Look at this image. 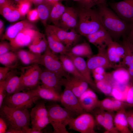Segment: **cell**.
Wrapping results in <instances>:
<instances>
[{
	"instance_id": "60",
	"label": "cell",
	"mask_w": 133,
	"mask_h": 133,
	"mask_svg": "<svg viewBox=\"0 0 133 133\" xmlns=\"http://www.w3.org/2000/svg\"><path fill=\"white\" fill-rule=\"evenodd\" d=\"M14 1H15L17 2L20 1H21V0H14ZM30 1H31L32 2V0H29Z\"/></svg>"
},
{
	"instance_id": "54",
	"label": "cell",
	"mask_w": 133,
	"mask_h": 133,
	"mask_svg": "<svg viewBox=\"0 0 133 133\" xmlns=\"http://www.w3.org/2000/svg\"><path fill=\"white\" fill-rule=\"evenodd\" d=\"M105 69L103 67H99L94 69L91 71L92 72L105 75L107 73L105 71Z\"/></svg>"
},
{
	"instance_id": "23",
	"label": "cell",
	"mask_w": 133,
	"mask_h": 133,
	"mask_svg": "<svg viewBox=\"0 0 133 133\" xmlns=\"http://www.w3.org/2000/svg\"><path fill=\"white\" fill-rule=\"evenodd\" d=\"M115 69L110 73L113 86L125 88L130 84V76L127 70L122 67Z\"/></svg>"
},
{
	"instance_id": "41",
	"label": "cell",
	"mask_w": 133,
	"mask_h": 133,
	"mask_svg": "<svg viewBox=\"0 0 133 133\" xmlns=\"http://www.w3.org/2000/svg\"><path fill=\"white\" fill-rule=\"evenodd\" d=\"M49 123L50 121L48 116L31 121L32 128L40 131H42Z\"/></svg>"
},
{
	"instance_id": "44",
	"label": "cell",
	"mask_w": 133,
	"mask_h": 133,
	"mask_svg": "<svg viewBox=\"0 0 133 133\" xmlns=\"http://www.w3.org/2000/svg\"><path fill=\"white\" fill-rule=\"evenodd\" d=\"M105 111L98 107L92 112L94 116L96 122L102 126L104 120Z\"/></svg>"
},
{
	"instance_id": "49",
	"label": "cell",
	"mask_w": 133,
	"mask_h": 133,
	"mask_svg": "<svg viewBox=\"0 0 133 133\" xmlns=\"http://www.w3.org/2000/svg\"><path fill=\"white\" fill-rule=\"evenodd\" d=\"M126 115L129 128L133 132V109L126 111Z\"/></svg>"
},
{
	"instance_id": "2",
	"label": "cell",
	"mask_w": 133,
	"mask_h": 133,
	"mask_svg": "<svg viewBox=\"0 0 133 133\" xmlns=\"http://www.w3.org/2000/svg\"><path fill=\"white\" fill-rule=\"evenodd\" d=\"M77 9L78 21L75 30L79 34L86 37L104 28L97 10L79 6Z\"/></svg>"
},
{
	"instance_id": "28",
	"label": "cell",
	"mask_w": 133,
	"mask_h": 133,
	"mask_svg": "<svg viewBox=\"0 0 133 133\" xmlns=\"http://www.w3.org/2000/svg\"><path fill=\"white\" fill-rule=\"evenodd\" d=\"M34 90L39 100L60 102L61 95L50 89L40 85Z\"/></svg>"
},
{
	"instance_id": "45",
	"label": "cell",
	"mask_w": 133,
	"mask_h": 133,
	"mask_svg": "<svg viewBox=\"0 0 133 133\" xmlns=\"http://www.w3.org/2000/svg\"><path fill=\"white\" fill-rule=\"evenodd\" d=\"M125 99V102L128 107H133V84L129 86Z\"/></svg>"
},
{
	"instance_id": "30",
	"label": "cell",
	"mask_w": 133,
	"mask_h": 133,
	"mask_svg": "<svg viewBox=\"0 0 133 133\" xmlns=\"http://www.w3.org/2000/svg\"><path fill=\"white\" fill-rule=\"evenodd\" d=\"M59 57L64 69L68 74L86 81L78 71L72 60L67 55H60Z\"/></svg>"
},
{
	"instance_id": "33",
	"label": "cell",
	"mask_w": 133,
	"mask_h": 133,
	"mask_svg": "<svg viewBox=\"0 0 133 133\" xmlns=\"http://www.w3.org/2000/svg\"><path fill=\"white\" fill-rule=\"evenodd\" d=\"M66 7L62 3V2H57L53 4L49 19L54 25L59 27L60 20Z\"/></svg>"
},
{
	"instance_id": "16",
	"label": "cell",
	"mask_w": 133,
	"mask_h": 133,
	"mask_svg": "<svg viewBox=\"0 0 133 133\" xmlns=\"http://www.w3.org/2000/svg\"><path fill=\"white\" fill-rule=\"evenodd\" d=\"M78 98L80 105L85 112H92L98 107L100 100L95 92L89 88Z\"/></svg>"
},
{
	"instance_id": "51",
	"label": "cell",
	"mask_w": 133,
	"mask_h": 133,
	"mask_svg": "<svg viewBox=\"0 0 133 133\" xmlns=\"http://www.w3.org/2000/svg\"><path fill=\"white\" fill-rule=\"evenodd\" d=\"M129 24V31L126 36L128 40L133 45V21Z\"/></svg>"
},
{
	"instance_id": "59",
	"label": "cell",
	"mask_w": 133,
	"mask_h": 133,
	"mask_svg": "<svg viewBox=\"0 0 133 133\" xmlns=\"http://www.w3.org/2000/svg\"><path fill=\"white\" fill-rule=\"evenodd\" d=\"M8 0H0V6L5 3Z\"/></svg>"
},
{
	"instance_id": "32",
	"label": "cell",
	"mask_w": 133,
	"mask_h": 133,
	"mask_svg": "<svg viewBox=\"0 0 133 133\" xmlns=\"http://www.w3.org/2000/svg\"><path fill=\"white\" fill-rule=\"evenodd\" d=\"M39 100L37 101L35 106L32 109L30 113L31 121L48 116L45 101Z\"/></svg>"
},
{
	"instance_id": "18",
	"label": "cell",
	"mask_w": 133,
	"mask_h": 133,
	"mask_svg": "<svg viewBox=\"0 0 133 133\" xmlns=\"http://www.w3.org/2000/svg\"><path fill=\"white\" fill-rule=\"evenodd\" d=\"M89 84L85 80L68 75L64 86L70 90L78 98L88 88Z\"/></svg>"
},
{
	"instance_id": "1",
	"label": "cell",
	"mask_w": 133,
	"mask_h": 133,
	"mask_svg": "<svg viewBox=\"0 0 133 133\" xmlns=\"http://www.w3.org/2000/svg\"><path fill=\"white\" fill-rule=\"evenodd\" d=\"M97 11L104 29L113 40L117 41L121 37L127 36L130 29V24L121 18L110 9L107 3L98 6Z\"/></svg>"
},
{
	"instance_id": "25",
	"label": "cell",
	"mask_w": 133,
	"mask_h": 133,
	"mask_svg": "<svg viewBox=\"0 0 133 133\" xmlns=\"http://www.w3.org/2000/svg\"><path fill=\"white\" fill-rule=\"evenodd\" d=\"M114 126L119 133H131L129 129L126 115L125 109L116 112L114 118Z\"/></svg>"
},
{
	"instance_id": "19",
	"label": "cell",
	"mask_w": 133,
	"mask_h": 133,
	"mask_svg": "<svg viewBox=\"0 0 133 133\" xmlns=\"http://www.w3.org/2000/svg\"><path fill=\"white\" fill-rule=\"evenodd\" d=\"M72 60L77 69L91 87L97 90L91 75L90 70L87 63L83 57L74 56L69 53L66 54Z\"/></svg>"
},
{
	"instance_id": "53",
	"label": "cell",
	"mask_w": 133,
	"mask_h": 133,
	"mask_svg": "<svg viewBox=\"0 0 133 133\" xmlns=\"http://www.w3.org/2000/svg\"><path fill=\"white\" fill-rule=\"evenodd\" d=\"M94 81H99L102 80L106 77V74L105 75L100 74L94 72H92Z\"/></svg>"
},
{
	"instance_id": "27",
	"label": "cell",
	"mask_w": 133,
	"mask_h": 133,
	"mask_svg": "<svg viewBox=\"0 0 133 133\" xmlns=\"http://www.w3.org/2000/svg\"><path fill=\"white\" fill-rule=\"evenodd\" d=\"M67 53L75 56L88 58L93 55L91 46L87 42H84L74 45L69 50Z\"/></svg>"
},
{
	"instance_id": "24",
	"label": "cell",
	"mask_w": 133,
	"mask_h": 133,
	"mask_svg": "<svg viewBox=\"0 0 133 133\" xmlns=\"http://www.w3.org/2000/svg\"><path fill=\"white\" fill-rule=\"evenodd\" d=\"M28 47L31 51L41 55L44 53L48 47L45 35L38 31Z\"/></svg>"
},
{
	"instance_id": "42",
	"label": "cell",
	"mask_w": 133,
	"mask_h": 133,
	"mask_svg": "<svg viewBox=\"0 0 133 133\" xmlns=\"http://www.w3.org/2000/svg\"><path fill=\"white\" fill-rule=\"evenodd\" d=\"M107 0H80L78 3L79 6L92 8L97 5L106 3Z\"/></svg>"
},
{
	"instance_id": "6",
	"label": "cell",
	"mask_w": 133,
	"mask_h": 133,
	"mask_svg": "<svg viewBox=\"0 0 133 133\" xmlns=\"http://www.w3.org/2000/svg\"><path fill=\"white\" fill-rule=\"evenodd\" d=\"M42 70L37 64L22 68L20 76V82L18 92L24 89L33 90L40 85Z\"/></svg>"
},
{
	"instance_id": "20",
	"label": "cell",
	"mask_w": 133,
	"mask_h": 133,
	"mask_svg": "<svg viewBox=\"0 0 133 133\" xmlns=\"http://www.w3.org/2000/svg\"><path fill=\"white\" fill-rule=\"evenodd\" d=\"M35 27L32 23L28 20H24L9 26L1 38L2 40H7L10 41L14 39L21 31L26 28Z\"/></svg>"
},
{
	"instance_id": "55",
	"label": "cell",
	"mask_w": 133,
	"mask_h": 133,
	"mask_svg": "<svg viewBox=\"0 0 133 133\" xmlns=\"http://www.w3.org/2000/svg\"><path fill=\"white\" fill-rule=\"evenodd\" d=\"M4 29V24L2 20L0 19V36L1 38L3 35V33Z\"/></svg>"
},
{
	"instance_id": "52",
	"label": "cell",
	"mask_w": 133,
	"mask_h": 133,
	"mask_svg": "<svg viewBox=\"0 0 133 133\" xmlns=\"http://www.w3.org/2000/svg\"><path fill=\"white\" fill-rule=\"evenodd\" d=\"M8 129L6 123L2 118L0 117V133H6Z\"/></svg>"
},
{
	"instance_id": "9",
	"label": "cell",
	"mask_w": 133,
	"mask_h": 133,
	"mask_svg": "<svg viewBox=\"0 0 133 133\" xmlns=\"http://www.w3.org/2000/svg\"><path fill=\"white\" fill-rule=\"evenodd\" d=\"M46 69L42 71L40 77L41 85L61 95L62 86H64L65 79Z\"/></svg>"
},
{
	"instance_id": "13",
	"label": "cell",
	"mask_w": 133,
	"mask_h": 133,
	"mask_svg": "<svg viewBox=\"0 0 133 133\" xmlns=\"http://www.w3.org/2000/svg\"><path fill=\"white\" fill-rule=\"evenodd\" d=\"M78 21V15L77 8L66 7L65 10L59 21V27L67 31L76 30Z\"/></svg>"
},
{
	"instance_id": "40",
	"label": "cell",
	"mask_w": 133,
	"mask_h": 133,
	"mask_svg": "<svg viewBox=\"0 0 133 133\" xmlns=\"http://www.w3.org/2000/svg\"><path fill=\"white\" fill-rule=\"evenodd\" d=\"M17 3L18 11L22 17H24L30 10L32 2L29 0H24Z\"/></svg>"
},
{
	"instance_id": "31",
	"label": "cell",
	"mask_w": 133,
	"mask_h": 133,
	"mask_svg": "<svg viewBox=\"0 0 133 133\" xmlns=\"http://www.w3.org/2000/svg\"><path fill=\"white\" fill-rule=\"evenodd\" d=\"M5 80L6 96L18 92L20 82V76L9 72L7 78Z\"/></svg>"
},
{
	"instance_id": "5",
	"label": "cell",
	"mask_w": 133,
	"mask_h": 133,
	"mask_svg": "<svg viewBox=\"0 0 133 133\" xmlns=\"http://www.w3.org/2000/svg\"><path fill=\"white\" fill-rule=\"evenodd\" d=\"M39 100L34 89L30 90L27 92H19L6 96L2 105L15 109H28Z\"/></svg>"
},
{
	"instance_id": "7",
	"label": "cell",
	"mask_w": 133,
	"mask_h": 133,
	"mask_svg": "<svg viewBox=\"0 0 133 133\" xmlns=\"http://www.w3.org/2000/svg\"><path fill=\"white\" fill-rule=\"evenodd\" d=\"M48 46L41 55L39 64L43 66L47 70L66 78L69 74L64 69L59 57Z\"/></svg>"
},
{
	"instance_id": "34",
	"label": "cell",
	"mask_w": 133,
	"mask_h": 133,
	"mask_svg": "<svg viewBox=\"0 0 133 133\" xmlns=\"http://www.w3.org/2000/svg\"><path fill=\"white\" fill-rule=\"evenodd\" d=\"M53 4L45 0L37 6L36 8L38 12L39 20L45 27L47 25V22L49 19Z\"/></svg>"
},
{
	"instance_id": "10",
	"label": "cell",
	"mask_w": 133,
	"mask_h": 133,
	"mask_svg": "<svg viewBox=\"0 0 133 133\" xmlns=\"http://www.w3.org/2000/svg\"><path fill=\"white\" fill-rule=\"evenodd\" d=\"M38 32L35 27L27 28L21 31L10 41L12 51L15 52L21 48L28 46Z\"/></svg>"
},
{
	"instance_id": "29",
	"label": "cell",
	"mask_w": 133,
	"mask_h": 133,
	"mask_svg": "<svg viewBox=\"0 0 133 133\" xmlns=\"http://www.w3.org/2000/svg\"><path fill=\"white\" fill-rule=\"evenodd\" d=\"M16 53L19 59L23 64L26 65L39 64L42 55L23 50H19Z\"/></svg>"
},
{
	"instance_id": "50",
	"label": "cell",
	"mask_w": 133,
	"mask_h": 133,
	"mask_svg": "<svg viewBox=\"0 0 133 133\" xmlns=\"http://www.w3.org/2000/svg\"><path fill=\"white\" fill-rule=\"evenodd\" d=\"M10 68L6 66L0 67V82L5 80L7 78Z\"/></svg>"
},
{
	"instance_id": "36",
	"label": "cell",
	"mask_w": 133,
	"mask_h": 133,
	"mask_svg": "<svg viewBox=\"0 0 133 133\" xmlns=\"http://www.w3.org/2000/svg\"><path fill=\"white\" fill-rule=\"evenodd\" d=\"M113 111H105L102 127L105 130V133H118L119 132L115 128L114 123L115 115Z\"/></svg>"
},
{
	"instance_id": "58",
	"label": "cell",
	"mask_w": 133,
	"mask_h": 133,
	"mask_svg": "<svg viewBox=\"0 0 133 133\" xmlns=\"http://www.w3.org/2000/svg\"><path fill=\"white\" fill-rule=\"evenodd\" d=\"M45 0H32V2L36 6H37L39 4H41Z\"/></svg>"
},
{
	"instance_id": "3",
	"label": "cell",
	"mask_w": 133,
	"mask_h": 133,
	"mask_svg": "<svg viewBox=\"0 0 133 133\" xmlns=\"http://www.w3.org/2000/svg\"><path fill=\"white\" fill-rule=\"evenodd\" d=\"M0 109V117L6 123L8 129L22 131L24 133V130L29 127L31 121L28 109H15L3 104Z\"/></svg>"
},
{
	"instance_id": "47",
	"label": "cell",
	"mask_w": 133,
	"mask_h": 133,
	"mask_svg": "<svg viewBox=\"0 0 133 133\" xmlns=\"http://www.w3.org/2000/svg\"><path fill=\"white\" fill-rule=\"evenodd\" d=\"M12 51L10 43L2 40L0 43V55Z\"/></svg>"
},
{
	"instance_id": "14",
	"label": "cell",
	"mask_w": 133,
	"mask_h": 133,
	"mask_svg": "<svg viewBox=\"0 0 133 133\" xmlns=\"http://www.w3.org/2000/svg\"><path fill=\"white\" fill-rule=\"evenodd\" d=\"M88 41L98 49L106 48L108 45L113 40L109 33L102 28L86 36Z\"/></svg>"
},
{
	"instance_id": "11",
	"label": "cell",
	"mask_w": 133,
	"mask_h": 133,
	"mask_svg": "<svg viewBox=\"0 0 133 133\" xmlns=\"http://www.w3.org/2000/svg\"><path fill=\"white\" fill-rule=\"evenodd\" d=\"M60 102L64 107L76 115L85 112L80 105L78 98L66 87L61 95Z\"/></svg>"
},
{
	"instance_id": "21",
	"label": "cell",
	"mask_w": 133,
	"mask_h": 133,
	"mask_svg": "<svg viewBox=\"0 0 133 133\" xmlns=\"http://www.w3.org/2000/svg\"><path fill=\"white\" fill-rule=\"evenodd\" d=\"M45 33L48 46L50 50L56 54L66 55L69 50L47 27L45 29Z\"/></svg>"
},
{
	"instance_id": "56",
	"label": "cell",
	"mask_w": 133,
	"mask_h": 133,
	"mask_svg": "<svg viewBox=\"0 0 133 133\" xmlns=\"http://www.w3.org/2000/svg\"><path fill=\"white\" fill-rule=\"evenodd\" d=\"M6 133H24L22 131L14 129H8Z\"/></svg>"
},
{
	"instance_id": "37",
	"label": "cell",
	"mask_w": 133,
	"mask_h": 133,
	"mask_svg": "<svg viewBox=\"0 0 133 133\" xmlns=\"http://www.w3.org/2000/svg\"><path fill=\"white\" fill-rule=\"evenodd\" d=\"M18 59L17 53L12 51L0 55V63L11 68L15 66Z\"/></svg>"
},
{
	"instance_id": "46",
	"label": "cell",
	"mask_w": 133,
	"mask_h": 133,
	"mask_svg": "<svg viewBox=\"0 0 133 133\" xmlns=\"http://www.w3.org/2000/svg\"><path fill=\"white\" fill-rule=\"evenodd\" d=\"M28 20L32 23L39 19L38 12L37 8L30 10L27 14Z\"/></svg>"
},
{
	"instance_id": "26",
	"label": "cell",
	"mask_w": 133,
	"mask_h": 133,
	"mask_svg": "<svg viewBox=\"0 0 133 133\" xmlns=\"http://www.w3.org/2000/svg\"><path fill=\"white\" fill-rule=\"evenodd\" d=\"M106 53L112 68L122 67L123 60L118 55L116 46V41L113 40L107 46Z\"/></svg>"
},
{
	"instance_id": "12",
	"label": "cell",
	"mask_w": 133,
	"mask_h": 133,
	"mask_svg": "<svg viewBox=\"0 0 133 133\" xmlns=\"http://www.w3.org/2000/svg\"><path fill=\"white\" fill-rule=\"evenodd\" d=\"M109 5L121 18L129 23L133 21V0L110 2Z\"/></svg>"
},
{
	"instance_id": "4",
	"label": "cell",
	"mask_w": 133,
	"mask_h": 133,
	"mask_svg": "<svg viewBox=\"0 0 133 133\" xmlns=\"http://www.w3.org/2000/svg\"><path fill=\"white\" fill-rule=\"evenodd\" d=\"M50 123L54 133H68L66 127L76 115L70 111L58 104L49 106L47 109Z\"/></svg>"
},
{
	"instance_id": "57",
	"label": "cell",
	"mask_w": 133,
	"mask_h": 133,
	"mask_svg": "<svg viewBox=\"0 0 133 133\" xmlns=\"http://www.w3.org/2000/svg\"><path fill=\"white\" fill-rule=\"evenodd\" d=\"M46 1L52 4H54L55 3L59 2H62L63 1H67L68 0H45Z\"/></svg>"
},
{
	"instance_id": "61",
	"label": "cell",
	"mask_w": 133,
	"mask_h": 133,
	"mask_svg": "<svg viewBox=\"0 0 133 133\" xmlns=\"http://www.w3.org/2000/svg\"><path fill=\"white\" fill-rule=\"evenodd\" d=\"M72 0L75 1H76L77 2H78L80 0Z\"/></svg>"
},
{
	"instance_id": "48",
	"label": "cell",
	"mask_w": 133,
	"mask_h": 133,
	"mask_svg": "<svg viewBox=\"0 0 133 133\" xmlns=\"http://www.w3.org/2000/svg\"><path fill=\"white\" fill-rule=\"evenodd\" d=\"M5 84V80L0 82V108L2 105L3 100L7 95Z\"/></svg>"
},
{
	"instance_id": "38",
	"label": "cell",
	"mask_w": 133,
	"mask_h": 133,
	"mask_svg": "<svg viewBox=\"0 0 133 133\" xmlns=\"http://www.w3.org/2000/svg\"><path fill=\"white\" fill-rule=\"evenodd\" d=\"M46 27L50 30L59 40L65 45L67 37V31L54 25H47Z\"/></svg>"
},
{
	"instance_id": "22",
	"label": "cell",
	"mask_w": 133,
	"mask_h": 133,
	"mask_svg": "<svg viewBox=\"0 0 133 133\" xmlns=\"http://www.w3.org/2000/svg\"><path fill=\"white\" fill-rule=\"evenodd\" d=\"M0 14L7 20L14 22L19 20L22 17L20 14L17 5L12 0H8L5 3L0 6Z\"/></svg>"
},
{
	"instance_id": "35",
	"label": "cell",
	"mask_w": 133,
	"mask_h": 133,
	"mask_svg": "<svg viewBox=\"0 0 133 133\" xmlns=\"http://www.w3.org/2000/svg\"><path fill=\"white\" fill-rule=\"evenodd\" d=\"M97 90L106 96L111 95L113 85L110 79L109 73H107L106 78L99 81H94Z\"/></svg>"
},
{
	"instance_id": "15",
	"label": "cell",
	"mask_w": 133,
	"mask_h": 133,
	"mask_svg": "<svg viewBox=\"0 0 133 133\" xmlns=\"http://www.w3.org/2000/svg\"><path fill=\"white\" fill-rule=\"evenodd\" d=\"M98 50V53L88 58L86 62L90 71L99 67H102L105 69L112 68L107 56L106 49Z\"/></svg>"
},
{
	"instance_id": "17",
	"label": "cell",
	"mask_w": 133,
	"mask_h": 133,
	"mask_svg": "<svg viewBox=\"0 0 133 133\" xmlns=\"http://www.w3.org/2000/svg\"><path fill=\"white\" fill-rule=\"evenodd\" d=\"M121 43L125 51L122 67L127 70L129 74L131 84H133V45L127 39L126 36L122 37Z\"/></svg>"
},
{
	"instance_id": "43",
	"label": "cell",
	"mask_w": 133,
	"mask_h": 133,
	"mask_svg": "<svg viewBox=\"0 0 133 133\" xmlns=\"http://www.w3.org/2000/svg\"><path fill=\"white\" fill-rule=\"evenodd\" d=\"M114 99L106 98L100 100L98 107L105 111H113Z\"/></svg>"
},
{
	"instance_id": "39",
	"label": "cell",
	"mask_w": 133,
	"mask_h": 133,
	"mask_svg": "<svg viewBox=\"0 0 133 133\" xmlns=\"http://www.w3.org/2000/svg\"><path fill=\"white\" fill-rule=\"evenodd\" d=\"M81 35L75 29H72L68 32L67 37L65 44L69 50L78 41Z\"/></svg>"
},
{
	"instance_id": "8",
	"label": "cell",
	"mask_w": 133,
	"mask_h": 133,
	"mask_svg": "<svg viewBox=\"0 0 133 133\" xmlns=\"http://www.w3.org/2000/svg\"><path fill=\"white\" fill-rule=\"evenodd\" d=\"M95 123L94 116L85 112L72 119L68 125L69 129L81 133H96L94 130Z\"/></svg>"
}]
</instances>
